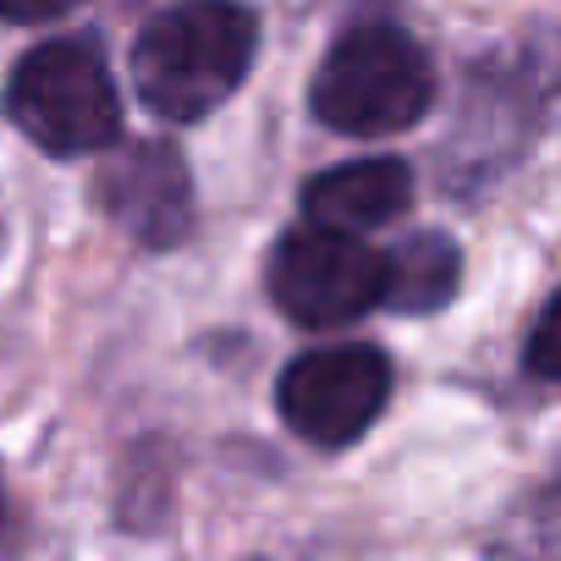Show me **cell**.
Masks as SVG:
<instances>
[{
  "label": "cell",
  "instance_id": "ba28073f",
  "mask_svg": "<svg viewBox=\"0 0 561 561\" xmlns=\"http://www.w3.org/2000/svg\"><path fill=\"white\" fill-rule=\"evenodd\" d=\"M457 242L440 231H419L386 253V304L402 314H430L457 293Z\"/></svg>",
  "mask_w": 561,
  "mask_h": 561
},
{
  "label": "cell",
  "instance_id": "52a82bcc",
  "mask_svg": "<svg viewBox=\"0 0 561 561\" xmlns=\"http://www.w3.org/2000/svg\"><path fill=\"white\" fill-rule=\"evenodd\" d=\"M408 198H413V176L402 160H353L304 187V215H309V226L358 237V231H375L391 215H402Z\"/></svg>",
  "mask_w": 561,
  "mask_h": 561
},
{
  "label": "cell",
  "instance_id": "8fae6325",
  "mask_svg": "<svg viewBox=\"0 0 561 561\" xmlns=\"http://www.w3.org/2000/svg\"><path fill=\"white\" fill-rule=\"evenodd\" d=\"M539 539H545V550L561 561V479L550 484V495H545V506H539Z\"/></svg>",
  "mask_w": 561,
  "mask_h": 561
},
{
  "label": "cell",
  "instance_id": "8992f818",
  "mask_svg": "<svg viewBox=\"0 0 561 561\" xmlns=\"http://www.w3.org/2000/svg\"><path fill=\"white\" fill-rule=\"evenodd\" d=\"M100 204L144 248L182 242L187 220H193V187H187L182 154L171 144H133V149H122L100 171Z\"/></svg>",
  "mask_w": 561,
  "mask_h": 561
},
{
  "label": "cell",
  "instance_id": "7a4b0ae2",
  "mask_svg": "<svg viewBox=\"0 0 561 561\" xmlns=\"http://www.w3.org/2000/svg\"><path fill=\"white\" fill-rule=\"evenodd\" d=\"M435 105V67L424 45L391 23L347 28L314 72V116L347 138H386L424 122Z\"/></svg>",
  "mask_w": 561,
  "mask_h": 561
},
{
  "label": "cell",
  "instance_id": "4fadbf2b",
  "mask_svg": "<svg viewBox=\"0 0 561 561\" xmlns=\"http://www.w3.org/2000/svg\"><path fill=\"white\" fill-rule=\"evenodd\" d=\"M0 517H7V495H0Z\"/></svg>",
  "mask_w": 561,
  "mask_h": 561
},
{
  "label": "cell",
  "instance_id": "30bf717a",
  "mask_svg": "<svg viewBox=\"0 0 561 561\" xmlns=\"http://www.w3.org/2000/svg\"><path fill=\"white\" fill-rule=\"evenodd\" d=\"M83 0H0V18L7 23H56L67 12H78Z\"/></svg>",
  "mask_w": 561,
  "mask_h": 561
},
{
  "label": "cell",
  "instance_id": "3957f363",
  "mask_svg": "<svg viewBox=\"0 0 561 561\" xmlns=\"http://www.w3.org/2000/svg\"><path fill=\"white\" fill-rule=\"evenodd\" d=\"M7 116L45 154L78 160L122 138V94L105 67V50L89 34L50 39L28 50L7 78Z\"/></svg>",
  "mask_w": 561,
  "mask_h": 561
},
{
  "label": "cell",
  "instance_id": "7c38bea8",
  "mask_svg": "<svg viewBox=\"0 0 561 561\" xmlns=\"http://www.w3.org/2000/svg\"><path fill=\"white\" fill-rule=\"evenodd\" d=\"M490 561H517V556H490Z\"/></svg>",
  "mask_w": 561,
  "mask_h": 561
},
{
  "label": "cell",
  "instance_id": "9c48e42d",
  "mask_svg": "<svg viewBox=\"0 0 561 561\" xmlns=\"http://www.w3.org/2000/svg\"><path fill=\"white\" fill-rule=\"evenodd\" d=\"M523 358H528V375H534V380H561V293H556V298L545 304V314L534 320Z\"/></svg>",
  "mask_w": 561,
  "mask_h": 561
},
{
  "label": "cell",
  "instance_id": "277c9868",
  "mask_svg": "<svg viewBox=\"0 0 561 561\" xmlns=\"http://www.w3.org/2000/svg\"><path fill=\"white\" fill-rule=\"evenodd\" d=\"M270 298L287 320L314 331L364 320L375 304H386V253L347 231L304 226L270 259Z\"/></svg>",
  "mask_w": 561,
  "mask_h": 561
},
{
  "label": "cell",
  "instance_id": "6da1fadb",
  "mask_svg": "<svg viewBox=\"0 0 561 561\" xmlns=\"http://www.w3.org/2000/svg\"><path fill=\"white\" fill-rule=\"evenodd\" d=\"M259 50V18L237 0H176L133 45V89L160 122H198L237 94Z\"/></svg>",
  "mask_w": 561,
  "mask_h": 561
},
{
  "label": "cell",
  "instance_id": "5b68a950",
  "mask_svg": "<svg viewBox=\"0 0 561 561\" xmlns=\"http://www.w3.org/2000/svg\"><path fill=\"white\" fill-rule=\"evenodd\" d=\"M391 397V364L375 347H320L280 375V419L314 446H353Z\"/></svg>",
  "mask_w": 561,
  "mask_h": 561
}]
</instances>
